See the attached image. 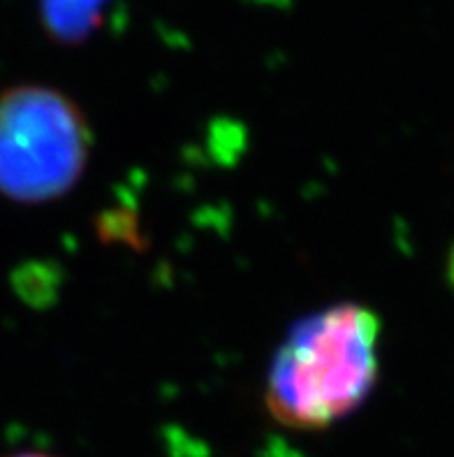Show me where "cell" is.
Masks as SVG:
<instances>
[{"instance_id":"1","label":"cell","mask_w":454,"mask_h":457,"mask_svg":"<svg viewBox=\"0 0 454 457\" xmlns=\"http://www.w3.org/2000/svg\"><path fill=\"white\" fill-rule=\"evenodd\" d=\"M380 319L334 304L294 325L271 362L267 411L290 429H325L351 416L378 383Z\"/></svg>"},{"instance_id":"2","label":"cell","mask_w":454,"mask_h":457,"mask_svg":"<svg viewBox=\"0 0 454 457\" xmlns=\"http://www.w3.org/2000/svg\"><path fill=\"white\" fill-rule=\"evenodd\" d=\"M93 135L75 100L23 84L0 93V195L40 204L65 195L87 172Z\"/></svg>"},{"instance_id":"3","label":"cell","mask_w":454,"mask_h":457,"mask_svg":"<svg viewBox=\"0 0 454 457\" xmlns=\"http://www.w3.org/2000/svg\"><path fill=\"white\" fill-rule=\"evenodd\" d=\"M61 284H63V272L58 270L56 262L46 261L26 262L12 277L17 295L35 309L52 307L61 295Z\"/></svg>"},{"instance_id":"4","label":"cell","mask_w":454,"mask_h":457,"mask_svg":"<svg viewBox=\"0 0 454 457\" xmlns=\"http://www.w3.org/2000/svg\"><path fill=\"white\" fill-rule=\"evenodd\" d=\"M104 239H137V223L135 219H128L123 212L119 214H107L103 223Z\"/></svg>"},{"instance_id":"5","label":"cell","mask_w":454,"mask_h":457,"mask_svg":"<svg viewBox=\"0 0 454 457\" xmlns=\"http://www.w3.org/2000/svg\"><path fill=\"white\" fill-rule=\"evenodd\" d=\"M12 457H49V455H42V453H19V455H12Z\"/></svg>"}]
</instances>
